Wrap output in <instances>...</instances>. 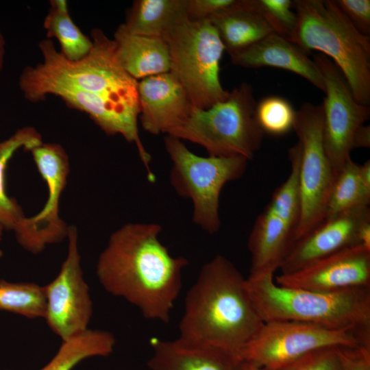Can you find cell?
Here are the masks:
<instances>
[{
	"label": "cell",
	"mask_w": 370,
	"mask_h": 370,
	"mask_svg": "<svg viewBox=\"0 0 370 370\" xmlns=\"http://www.w3.org/2000/svg\"><path fill=\"white\" fill-rule=\"evenodd\" d=\"M155 223H128L114 231L99 255L96 273L104 289L136 306L145 319L168 323L188 261L173 257Z\"/></svg>",
	"instance_id": "cell-1"
},
{
	"label": "cell",
	"mask_w": 370,
	"mask_h": 370,
	"mask_svg": "<svg viewBox=\"0 0 370 370\" xmlns=\"http://www.w3.org/2000/svg\"><path fill=\"white\" fill-rule=\"evenodd\" d=\"M184 301L175 339L182 345L214 346L238 356L264 323L246 279L221 255L202 267Z\"/></svg>",
	"instance_id": "cell-2"
},
{
	"label": "cell",
	"mask_w": 370,
	"mask_h": 370,
	"mask_svg": "<svg viewBox=\"0 0 370 370\" xmlns=\"http://www.w3.org/2000/svg\"><path fill=\"white\" fill-rule=\"evenodd\" d=\"M91 37V50L77 61L65 58L51 40L40 41L42 63L25 68L19 77L25 97L41 86L58 84L97 95L139 114L138 81L119 64L113 40L99 29Z\"/></svg>",
	"instance_id": "cell-3"
},
{
	"label": "cell",
	"mask_w": 370,
	"mask_h": 370,
	"mask_svg": "<svg viewBox=\"0 0 370 370\" xmlns=\"http://www.w3.org/2000/svg\"><path fill=\"white\" fill-rule=\"evenodd\" d=\"M246 284L264 322L310 323L370 337V288L321 292L278 285L274 274L247 278Z\"/></svg>",
	"instance_id": "cell-4"
},
{
	"label": "cell",
	"mask_w": 370,
	"mask_h": 370,
	"mask_svg": "<svg viewBox=\"0 0 370 370\" xmlns=\"http://www.w3.org/2000/svg\"><path fill=\"white\" fill-rule=\"evenodd\" d=\"M291 41L306 53L320 51L345 77L356 100L370 103V37L360 33L332 0H294Z\"/></svg>",
	"instance_id": "cell-5"
},
{
	"label": "cell",
	"mask_w": 370,
	"mask_h": 370,
	"mask_svg": "<svg viewBox=\"0 0 370 370\" xmlns=\"http://www.w3.org/2000/svg\"><path fill=\"white\" fill-rule=\"evenodd\" d=\"M256 106L252 86L242 83L209 108H194L190 116L167 135L199 145L211 156L250 160L264 134L256 121Z\"/></svg>",
	"instance_id": "cell-6"
},
{
	"label": "cell",
	"mask_w": 370,
	"mask_h": 370,
	"mask_svg": "<svg viewBox=\"0 0 370 370\" xmlns=\"http://www.w3.org/2000/svg\"><path fill=\"white\" fill-rule=\"evenodd\" d=\"M169 51V73L180 84L192 105L208 109L225 99L230 91L220 81V60L225 47L209 19L187 16L162 36Z\"/></svg>",
	"instance_id": "cell-7"
},
{
	"label": "cell",
	"mask_w": 370,
	"mask_h": 370,
	"mask_svg": "<svg viewBox=\"0 0 370 370\" xmlns=\"http://www.w3.org/2000/svg\"><path fill=\"white\" fill-rule=\"evenodd\" d=\"M164 142L172 161L171 186L180 197L192 201L193 222L209 234L217 233L222 188L244 174L249 160L242 156H200L171 135L165 136Z\"/></svg>",
	"instance_id": "cell-8"
},
{
	"label": "cell",
	"mask_w": 370,
	"mask_h": 370,
	"mask_svg": "<svg viewBox=\"0 0 370 370\" xmlns=\"http://www.w3.org/2000/svg\"><path fill=\"white\" fill-rule=\"evenodd\" d=\"M288 157L291 171L288 177L273 192L250 232L247 246L251 266L247 278L274 274L295 243L301 212L297 143L290 149Z\"/></svg>",
	"instance_id": "cell-9"
},
{
	"label": "cell",
	"mask_w": 370,
	"mask_h": 370,
	"mask_svg": "<svg viewBox=\"0 0 370 370\" xmlns=\"http://www.w3.org/2000/svg\"><path fill=\"white\" fill-rule=\"evenodd\" d=\"M370 346V338L350 330L294 321L264 322L240 352L245 362L266 370H281L302 356L328 347Z\"/></svg>",
	"instance_id": "cell-10"
},
{
	"label": "cell",
	"mask_w": 370,
	"mask_h": 370,
	"mask_svg": "<svg viewBox=\"0 0 370 370\" xmlns=\"http://www.w3.org/2000/svg\"><path fill=\"white\" fill-rule=\"evenodd\" d=\"M323 127L321 104L305 103L296 111L293 130L300 149L301 212L295 242L324 219L328 197L337 175L325 153Z\"/></svg>",
	"instance_id": "cell-11"
},
{
	"label": "cell",
	"mask_w": 370,
	"mask_h": 370,
	"mask_svg": "<svg viewBox=\"0 0 370 370\" xmlns=\"http://www.w3.org/2000/svg\"><path fill=\"white\" fill-rule=\"evenodd\" d=\"M313 60L325 84L321 104L324 147L337 175L351 158L356 134L369 119L370 108L356 100L342 72L330 58L318 53Z\"/></svg>",
	"instance_id": "cell-12"
},
{
	"label": "cell",
	"mask_w": 370,
	"mask_h": 370,
	"mask_svg": "<svg viewBox=\"0 0 370 370\" xmlns=\"http://www.w3.org/2000/svg\"><path fill=\"white\" fill-rule=\"evenodd\" d=\"M37 169L45 181L48 195L41 210L31 217H24L14 230L19 245L25 250L38 254L47 245L67 238L69 225L59 214V203L69 174V157L58 144L47 143L31 151Z\"/></svg>",
	"instance_id": "cell-13"
},
{
	"label": "cell",
	"mask_w": 370,
	"mask_h": 370,
	"mask_svg": "<svg viewBox=\"0 0 370 370\" xmlns=\"http://www.w3.org/2000/svg\"><path fill=\"white\" fill-rule=\"evenodd\" d=\"M68 251L57 276L44 286L47 306L45 319L62 341L88 330L92 304L83 278L78 234L69 226Z\"/></svg>",
	"instance_id": "cell-14"
},
{
	"label": "cell",
	"mask_w": 370,
	"mask_h": 370,
	"mask_svg": "<svg viewBox=\"0 0 370 370\" xmlns=\"http://www.w3.org/2000/svg\"><path fill=\"white\" fill-rule=\"evenodd\" d=\"M282 286L321 292L370 288V250L357 245L275 279Z\"/></svg>",
	"instance_id": "cell-15"
},
{
	"label": "cell",
	"mask_w": 370,
	"mask_h": 370,
	"mask_svg": "<svg viewBox=\"0 0 370 370\" xmlns=\"http://www.w3.org/2000/svg\"><path fill=\"white\" fill-rule=\"evenodd\" d=\"M368 223L369 206L357 207L323 219L295 243L279 269L280 274L293 273L325 256L359 245L360 230Z\"/></svg>",
	"instance_id": "cell-16"
},
{
	"label": "cell",
	"mask_w": 370,
	"mask_h": 370,
	"mask_svg": "<svg viewBox=\"0 0 370 370\" xmlns=\"http://www.w3.org/2000/svg\"><path fill=\"white\" fill-rule=\"evenodd\" d=\"M138 92L142 126L153 135L169 134L190 116L195 108L169 72L141 79Z\"/></svg>",
	"instance_id": "cell-17"
},
{
	"label": "cell",
	"mask_w": 370,
	"mask_h": 370,
	"mask_svg": "<svg viewBox=\"0 0 370 370\" xmlns=\"http://www.w3.org/2000/svg\"><path fill=\"white\" fill-rule=\"evenodd\" d=\"M230 56L235 65L286 70L302 77L321 91L325 90L322 74L314 60L294 42L274 32Z\"/></svg>",
	"instance_id": "cell-18"
},
{
	"label": "cell",
	"mask_w": 370,
	"mask_h": 370,
	"mask_svg": "<svg viewBox=\"0 0 370 370\" xmlns=\"http://www.w3.org/2000/svg\"><path fill=\"white\" fill-rule=\"evenodd\" d=\"M151 370H241L243 361L230 351L214 346L185 345L177 341L151 339Z\"/></svg>",
	"instance_id": "cell-19"
},
{
	"label": "cell",
	"mask_w": 370,
	"mask_h": 370,
	"mask_svg": "<svg viewBox=\"0 0 370 370\" xmlns=\"http://www.w3.org/2000/svg\"><path fill=\"white\" fill-rule=\"evenodd\" d=\"M113 42L119 64L135 79L169 72V51L163 38L134 34L121 25Z\"/></svg>",
	"instance_id": "cell-20"
},
{
	"label": "cell",
	"mask_w": 370,
	"mask_h": 370,
	"mask_svg": "<svg viewBox=\"0 0 370 370\" xmlns=\"http://www.w3.org/2000/svg\"><path fill=\"white\" fill-rule=\"evenodd\" d=\"M217 29L229 55L243 50L273 33V30L250 5L238 0L232 8L208 18Z\"/></svg>",
	"instance_id": "cell-21"
},
{
	"label": "cell",
	"mask_w": 370,
	"mask_h": 370,
	"mask_svg": "<svg viewBox=\"0 0 370 370\" xmlns=\"http://www.w3.org/2000/svg\"><path fill=\"white\" fill-rule=\"evenodd\" d=\"M187 5L188 0H138L122 25L134 34L162 38L187 16Z\"/></svg>",
	"instance_id": "cell-22"
},
{
	"label": "cell",
	"mask_w": 370,
	"mask_h": 370,
	"mask_svg": "<svg viewBox=\"0 0 370 370\" xmlns=\"http://www.w3.org/2000/svg\"><path fill=\"white\" fill-rule=\"evenodd\" d=\"M42 143L40 134L30 127L18 130L10 138L0 142V225L3 230L14 231L25 217L17 201L5 192V173L8 162L19 149L31 151Z\"/></svg>",
	"instance_id": "cell-23"
},
{
	"label": "cell",
	"mask_w": 370,
	"mask_h": 370,
	"mask_svg": "<svg viewBox=\"0 0 370 370\" xmlns=\"http://www.w3.org/2000/svg\"><path fill=\"white\" fill-rule=\"evenodd\" d=\"M115 345L114 335L107 331L88 329L62 341L56 354L40 370H71L83 360L92 356H107Z\"/></svg>",
	"instance_id": "cell-24"
},
{
	"label": "cell",
	"mask_w": 370,
	"mask_h": 370,
	"mask_svg": "<svg viewBox=\"0 0 370 370\" xmlns=\"http://www.w3.org/2000/svg\"><path fill=\"white\" fill-rule=\"evenodd\" d=\"M51 8L47 15L44 27L48 37L57 38L61 46L60 53L70 61L86 56L92 47V42L82 34L69 16L66 1H51Z\"/></svg>",
	"instance_id": "cell-25"
},
{
	"label": "cell",
	"mask_w": 370,
	"mask_h": 370,
	"mask_svg": "<svg viewBox=\"0 0 370 370\" xmlns=\"http://www.w3.org/2000/svg\"><path fill=\"white\" fill-rule=\"evenodd\" d=\"M359 165L350 158L337 174L328 197L324 219L357 207L369 206L370 195L360 184Z\"/></svg>",
	"instance_id": "cell-26"
},
{
	"label": "cell",
	"mask_w": 370,
	"mask_h": 370,
	"mask_svg": "<svg viewBox=\"0 0 370 370\" xmlns=\"http://www.w3.org/2000/svg\"><path fill=\"white\" fill-rule=\"evenodd\" d=\"M47 299L44 286L0 279V310L27 318H45Z\"/></svg>",
	"instance_id": "cell-27"
},
{
	"label": "cell",
	"mask_w": 370,
	"mask_h": 370,
	"mask_svg": "<svg viewBox=\"0 0 370 370\" xmlns=\"http://www.w3.org/2000/svg\"><path fill=\"white\" fill-rule=\"evenodd\" d=\"M296 111L280 96H268L256 103V121L264 133L281 136L293 130Z\"/></svg>",
	"instance_id": "cell-28"
},
{
	"label": "cell",
	"mask_w": 370,
	"mask_h": 370,
	"mask_svg": "<svg viewBox=\"0 0 370 370\" xmlns=\"http://www.w3.org/2000/svg\"><path fill=\"white\" fill-rule=\"evenodd\" d=\"M251 6L267 22L273 32L291 40L297 24L291 0H249Z\"/></svg>",
	"instance_id": "cell-29"
},
{
	"label": "cell",
	"mask_w": 370,
	"mask_h": 370,
	"mask_svg": "<svg viewBox=\"0 0 370 370\" xmlns=\"http://www.w3.org/2000/svg\"><path fill=\"white\" fill-rule=\"evenodd\" d=\"M337 347L312 352L281 370H340Z\"/></svg>",
	"instance_id": "cell-30"
},
{
	"label": "cell",
	"mask_w": 370,
	"mask_h": 370,
	"mask_svg": "<svg viewBox=\"0 0 370 370\" xmlns=\"http://www.w3.org/2000/svg\"><path fill=\"white\" fill-rule=\"evenodd\" d=\"M338 8L362 34L370 35V1L336 0Z\"/></svg>",
	"instance_id": "cell-31"
},
{
	"label": "cell",
	"mask_w": 370,
	"mask_h": 370,
	"mask_svg": "<svg viewBox=\"0 0 370 370\" xmlns=\"http://www.w3.org/2000/svg\"><path fill=\"white\" fill-rule=\"evenodd\" d=\"M238 0H188L187 18L191 21L210 17L234 7Z\"/></svg>",
	"instance_id": "cell-32"
},
{
	"label": "cell",
	"mask_w": 370,
	"mask_h": 370,
	"mask_svg": "<svg viewBox=\"0 0 370 370\" xmlns=\"http://www.w3.org/2000/svg\"><path fill=\"white\" fill-rule=\"evenodd\" d=\"M340 370H370V346L338 347Z\"/></svg>",
	"instance_id": "cell-33"
},
{
	"label": "cell",
	"mask_w": 370,
	"mask_h": 370,
	"mask_svg": "<svg viewBox=\"0 0 370 370\" xmlns=\"http://www.w3.org/2000/svg\"><path fill=\"white\" fill-rule=\"evenodd\" d=\"M370 146V127L363 125L356 134L354 148H367Z\"/></svg>",
	"instance_id": "cell-34"
},
{
	"label": "cell",
	"mask_w": 370,
	"mask_h": 370,
	"mask_svg": "<svg viewBox=\"0 0 370 370\" xmlns=\"http://www.w3.org/2000/svg\"><path fill=\"white\" fill-rule=\"evenodd\" d=\"M358 175L362 188L370 195V161L369 160L363 164L359 165Z\"/></svg>",
	"instance_id": "cell-35"
},
{
	"label": "cell",
	"mask_w": 370,
	"mask_h": 370,
	"mask_svg": "<svg viewBox=\"0 0 370 370\" xmlns=\"http://www.w3.org/2000/svg\"><path fill=\"white\" fill-rule=\"evenodd\" d=\"M241 370H266V369L256 367L251 364L243 362Z\"/></svg>",
	"instance_id": "cell-36"
},
{
	"label": "cell",
	"mask_w": 370,
	"mask_h": 370,
	"mask_svg": "<svg viewBox=\"0 0 370 370\" xmlns=\"http://www.w3.org/2000/svg\"><path fill=\"white\" fill-rule=\"evenodd\" d=\"M3 53H4L3 39V36L0 34V70L2 68Z\"/></svg>",
	"instance_id": "cell-37"
},
{
	"label": "cell",
	"mask_w": 370,
	"mask_h": 370,
	"mask_svg": "<svg viewBox=\"0 0 370 370\" xmlns=\"http://www.w3.org/2000/svg\"><path fill=\"white\" fill-rule=\"evenodd\" d=\"M3 230V228L0 225V240L2 238Z\"/></svg>",
	"instance_id": "cell-38"
},
{
	"label": "cell",
	"mask_w": 370,
	"mask_h": 370,
	"mask_svg": "<svg viewBox=\"0 0 370 370\" xmlns=\"http://www.w3.org/2000/svg\"><path fill=\"white\" fill-rule=\"evenodd\" d=\"M3 256V251L2 250L0 249V258L2 257Z\"/></svg>",
	"instance_id": "cell-39"
}]
</instances>
